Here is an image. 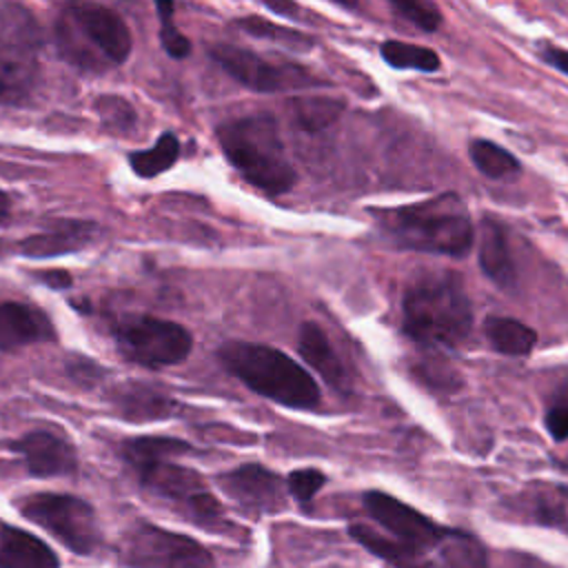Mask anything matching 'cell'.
Here are the masks:
<instances>
[{
  "label": "cell",
  "mask_w": 568,
  "mask_h": 568,
  "mask_svg": "<svg viewBox=\"0 0 568 568\" xmlns=\"http://www.w3.org/2000/svg\"><path fill=\"white\" fill-rule=\"evenodd\" d=\"M118 406L122 408V413L126 417H135V419H155V417H169L173 413L171 408V402L151 390L149 386H124L120 390V397H118Z\"/></svg>",
  "instance_id": "25"
},
{
  "label": "cell",
  "mask_w": 568,
  "mask_h": 568,
  "mask_svg": "<svg viewBox=\"0 0 568 568\" xmlns=\"http://www.w3.org/2000/svg\"><path fill=\"white\" fill-rule=\"evenodd\" d=\"M477 255L479 266L486 277H490L499 288H510L517 282L515 262L508 248L506 231L499 222L484 217L479 229V242H477Z\"/></svg>",
  "instance_id": "17"
},
{
  "label": "cell",
  "mask_w": 568,
  "mask_h": 568,
  "mask_svg": "<svg viewBox=\"0 0 568 568\" xmlns=\"http://www.w3.org/2000/svg\"><path fill=\"white\" fill-rule=\"evenodd\" d=\"M189 450L191 446L186 442L173 437H133L126 439L122 446V455L129 462V466L160 457H178Z\"/></svg>",
  "instance_id": "27"
},
{
  "label": "cell",
  "mask_w": 568,
  "mask_h": 568,
  "mask_svg": "<svg viewBox=\"0 0 568 568\" xmlns=\"http://www.w3.org/2000/svg\"><path fill=\"white\" fill-rule=\"evenodd\" d=\"M544 424L555 442L568 439V397H561L546 410Z\"/></svg>",
  "instance_id": "34"
},
{
  "label": "cell",
  "mask_w": 568,
  "mask_h": 568,
  "mask_svg": "<svg viewBox=\"0 0 568 568\" xmlns=\"http://www.w3.org/2000/svg\"><path fill=\"white\" fill-rule=\"evenodd\" d=\"M93 237V226L91 224H78V222H67L64 229L47 231L40 235H31L20 242V253L27 257H51L69 251H78Z\"/></svg>",
  "instance_id": "20"
},
{
  "label": "cell",
  "mask_w": 568,
  "mask_h": 568,
  "mask_svg": "<svg viewBox=\"0 0 568 568\" xmlns=\"http://www.w3.org/2000/svg\"><path fill=\"white\" fill-rule=\"evenodd\" d=\"M404 331L435 348L459 346L473 328V306L457 273L435 271L415 277L402 297Z\"/></svg>",
  "instance_id": "2"
},
{
  "label": "cell",
  "mask_w": 568,
  "mask_h": 568,
  "mask_svg": "<svg viewBox=\"0 0 568 568\" xmlns=\"http://www.w3.org/2000/svg\"><path fill=\"white\" fill-rule=\"evenodd\" d=\"M0 568H60L55 552L36 535L2 526L0 528Z\"/></svg>",
  "instance_id": "18"
},
{
  "label": "cell",
  "mask_w": 568,
  "mask_h": 568,
  "mask_svg": "<svg viewBox=\"0 0 568 568\" xmlns=\"http://www.w3.org/2000/svg\"><path fill=\"white\" fill-rule=\"evenodd\" d=\"M211 58L240 84L251 91H286L317 84L320 80L308 69L282 60H268L251 49L235 44H215L209 49Z\"/></svg>",
  "instance_id": "11"
},
{
  "label": "cell",
  "mask_w": 568,
  "mask_h": 568,
  "mask_svg": "<svg viewBox=\"0 0 568 568\" xmlns=\"http://www.w3.org/2000/svg\"><path fill=\"white\" fill-rule=\"evenodd\" d=\"M468 155L475 169L490 180H508L521 171L519 160L504 146L495 144L493 140H484V138L473 140L468 146Z\"/></svg>",
  "instance_id": "21"
},
{
  "label": "cell",
  "mask_w": 568,
  "mask_h": 568,
  "mask_svg": "<svg viewBox=\"0 0 568 568\" xmlns=\"http://www.w3.org/2000/svg\"><path fill=\"white\" fill-rule=\"evenodd\" d=\"M351 535L364 546L368 548L373 555H379L382 559H386L388 564H393L395 568H428L424 564V557L413 552L410 548L402 546L395 539H386L379 532H375L373 528L364 526V524H355L351 526Z\"/></svg>",
  "instance_id": "22"
},
{
  "label": "cell",
  "mask_w": 568,
  "mask_h": 568,
  "mask_svg": "<svg viewBox=\"0 0 568 568\" xmlns=\"http://www.w3.org/2000/svg\"><path fill=\"white\" fill-rule=\"evenodd\" d=\"M131 468L149 490L175 501L197 524H217L222 519L220 504L204 488L197 473L173 464V457L149 459Z\"/></svg>",
  "instance_id": "10"
},
{
  "label": "cell",
  "mask_w": 568,
  "mask_h": 568,
  "mask_svg": "<svg viewBox=\"0 0 568 568\" xmlns=\"http://www.w3.org/2000/svg\"><path fill=\"white\" fill-rule=\"evenodd\" d=\"M111 331L120 355L146 368L180 364L193 348V337L182 324L153 315H124Z\"/></svg>",
  "instance_id": "7"
},
{
  "label": "cell",
  "mask_w": 568,
  "mask_h": 568,
  "mask_svg": "<svg viewBox=\"0 0 568 568\" xmlns=\"http://www.w3.org/2000/svg\"><path fill=\"white\" fill-rule=\"evenodd\" d=\"M379 53L386 64L393 69H415L424 73H433L442 67L439 53L430 47L422 44H410V42H399V40H386L379 47Z\"/></svg>",
  "instance_id": "24"
},
{
  "label": "cell",
  "mask_w": 568,
  "mask_h": 568,
  "mask_svg": "<svg viewBox=\"0 0 568 568\" xmlns=\"http://www.w3.org/2000/svg\"><path fill=\"white\" fill-rule=\"evenodd\" d=\"M131 31L111 7L75 2L55 20L58 53L80 71L104 73L122 64L131 53Z\"/></svg>",
  "instance_id": "3"
},
{
  "label": "cell",
  "mask_w": 568,
  "mask_h": 568,
  "mask_svg": "<svg viewBox=\"0 0 568 568\" xmlns=\"http://www.w3.org/2000/svg\"><path fill=\"white\" fill-rule=\"evenodd\" d=\"M9 211H11V200L4 191H0V226L9 220Z\"/></svg>",
  "instance_id": "36"
},
{
  "label": "cell",
  "mask_w": 568,
  "mask_h": 568,
  "mask_svg": "<svg viewBox=\"0 0 568 568\" xmlns=\"http://www.w3.org/2000/svg\"><path fill=\"white\" fill-rule=\"evenodd\" d=\"M158 13H160V42L164 47V51L175 58L182 60L191 53V42L189 38L173 24V4L162 2L158 4Z\"/></svg>",
  "instance_id": "31"
},
{
  "label": "cell",
  "mask_w": 568,
  "mask_h": 568,
  "mask_svg": "<svg viewBox=\"0 0 568 568\" xmlns=\"http://www.w3.org/2000/svg\"><path fill=\"white\" fill-rule=\"evenodd\" d=\"M217 142L231 166L268 195L286 193L297 173L286 158L277 122L266 113L229 120L217 126Z\"/></svg>",
  "instance_id": "4"
},
{
  "label": "cell",
  "mask_w": 568,
  "mask_h": 568,
  "mask_svg": "<svg viewBox=\"0 0 568 568\" xmlns=\"http://www.w3.org/2000/svg\"><path fill=\"white\" fill-rule=\"evenodd\" d=\"M124 561L133 568H215L213 555L200 541L153 524H140L129 532Z\"/></svg>",
  "instance_id": "9"
},
{
  "label": "cell",
  "mask_w": 568,
  "mask_h": 568,
  "mask_svg": "<svg viewBox=\"0 0 568 568\" xmlns=\"http://www.w3.org/2000/svg\"><path fill=\"white\" fill-rule=\"evenodd\" d=\"M297 351L302 355V359L324 377V382H328L331 386H335L337 390H344L348 386V375L346 368L339 359V355L335 353L333 344L328 342V335L324 333V328L315 322H304L300 326L297 333Z\"/></svg>",
  "instance_id": "16"
},
{
  "label": "cell",
  "mask_w": 568,
  "mask_h": 568,
  "mask_svg": "<svg viewBox=\"0 0 568 568\" xmlns=\"http://www.w3.org/2000/svg\"><path fill=\"white\" fill-rule=\"evenodd\" d=\"M450 535V541H444L446 550H442V568H486L484 550L475 539L459 532Z\"/></svg>",
  "instance_id": "29"
},
{
  "label": "cell",
  "mask_w": 568,
  "mask_h": 568,
  "mask_svg": "<svg viewBox=\"0 0 568 568\" xmlns=\"http://www.w3.org/2000/svg\"><path fill=\"white\" fill-rule=\"evenodd\" d=\"M390 9L399 18L408 20L410 24H415L417 29L428 31V33L437 31L444 22V16H442L439 7L433 4V2H426V0H393Z\"/></svg>",
  "instance_id": "30"
},
{
  "label": "cell",
  "mask_w": 568,
  "mask_h": 568,
  "mask_svg": "<svg viewBox=\"0 0 568 568\" xmlns=\"http://www.w3.org/2000/svg\"><path fill=\"white\" fill-rule=\"evenodd\" d=\"M344 104L333 98H297L291 102V115L306 131H317L335 122L342 113Z\"/></svg>",
  "instance_id": "26"
},
{
  "label": "cell",
  "mask_w": 568,
  "mask_h": 568,
  "mask_svg": "<svg viewBox=\"0 0 568 568\" xmlns=\"http://www.w3.org/2000/svg\"><path fill=\"white\" fill-rule=\"evenodd\" d=\"M484 333L488 344L510 357H526L532 353L537 346V333L528 324L515 320V317H501V315H490L484 322Z\"/></svg>",
  "instance_id": "19"
},
{
  "label": "cell",
  "mask_w": 568,
  "mask_h": 568,
  "mask_svg": "<svg viewBox=\"0 0 568 568\" xmlns=\"http://www.w3.org/2000/svg\"><path fill=\"white\" fill-rule=\"evenodd\" d=\"M178 155H180V140L166 131L155 140V144L151 149L131 153L129 164L135 171V175L151 180V178L164 173L166 169H171L175 164Z\"/></svg>",
  "instance_id": "23"
},
{
  "label": "cell",
  "mask_w": 568,
  "mask_h": 568,
  "mask_svg": "<svg viewBox=\"0 0 568 568\" xmlns=\"http://www.w3.org/2000/svg\"><path fill=\"white\" fill-rule=\"evenodd\" d=\"M324 484H326V475L317 468H300L288 473L286 477V486L300 504H308Z\"/></svg>",
  "instance_id": "32"
},
{
  "label": "cell",
  "mask_w": 568,
  "mask_h": 568,
  "mask_svg": "<svg viewBox=\"0 0 568 568\" xmlns=\"http://www.w3.org/2000/svg\"><path fill=\"white\" fill-rule=\"evenodd\" d=\"M98 111H100L104 124H109V126H122L124 129V124L131 126L135 122V120H129V118H135V113H133L131 104L124 102L122 98H113V95L100 98L98 100Z\"/></svg>",
  "instance_id": "33"
},
{
  "label": "cell",
  "mask_w": 568,
  "mask_h": 568,
  "mask_svg": "<svg viewBox=\"0 0 568 568\" xmlns=\"http://www.w3.org/2000/svg\"><path fill=\"white\" fill-rule=\"evenodd\" d=\"M20 510L78 555H91L100 546L102 535L95 510L80 497L36 493L20 501Z\"/></svg>",
  "instance_id": "8"
},
{
  "label": "cell",
  "mask_w": 568,
  "mask_h": 568,
  "mask_svg": "<svg viewBox=\"0 0 568 568\" xmlns=\"http://www.w3.org/2000/svg\"><path fill=\"white\" fill-rule=\"evenodd\" d=\"M364 506L368 515L395 537V541L422 557L435 546H442L453 532L413 506L382 490H368L364 495Z\"/></svg>",
  "instance_id": "12"
},
{
  "label": "cell",
  "mask_w": 568,
  "mask_h": 568,
  "mask_svg": "<svg viewBox=\"0 0 568 568\" xmlns=\"http://www.w3.org/2000/svg\"><path fill=\"white\" fill-rule=\"evenodd\" d=\"M539 58L546 60L550 67H555L557 71H561L564 75H568V49H559V47H550L544 44L539 49Z\"/></svg>",
  "instance_id": "35"
},
{
  "label": "cell",
  "mask_w": 568,
  "mask_h": 568,
  "mask_svg": "<svg viewBox=\"0 0 568 568\" xmlns=\"http://www.w3.org/2000/svg\"><path fill=\"white\" fill-rule=\"evenodd\" d=\"M217 484L231 499L253 513H271L284 506L282 479L260 464L229 470L217 477Z\"/></svg>",
  "instance_id": "13"
},
{
  "label": "cell",
  "mask_w": 568,
  "mask_h": 568,
  "mask_svg": "<svg viewBox=\"0 0 568 568\" xmlns=\"http://www.w3.org/2000/svg\"><path fill=\"white\" fill-rule=\"evenodd\" d=\"M13 450L22 455L24 466L36 477L71 475L78 468V455L73 444L51 430H31L18 442Z\"/></svg>",
  "instance_id": "14"
},
{
  "label": "cell",
  "mask_w": 568,
  "mask_h": 568,
  "mask_svg": "<svg viewBox=\"0 0 568 568\" xmlns=\"http://www.w3.org/2000/svg\"><path fill=\"white\" fill-rule=\"evenodd\" d=\"M40 36L33 18L18 4L0 7V104H22L38 78Z\"/></svg>",
  "instance_id": "6"
},
{
  "label": "cell",
  "mask_w": 568,
  "mask_h": 568,
  "mask_svg": "<svg viewBox=\"0 0 568 568\" xmlns=\"http://www.w3.org/2000/svg\"><path fill=\"white\" fill-rule=\"evenodd\" d=\"M217 357L222 366L253 393L288 406L315 408L322 399L313 375L280 348L251 342H226Z\"/></svg>",
  "instance_id": "5"
},
{
  "label": "cell",
  "mask_w": 568,
  "mask_h": 568,
  "mask_svg": "<svg viewBox=\"0 0 568 568\" xmlns=\"http://www.w3.org/2000/svg\"><path fill=\"white\" fill-rule=\"evenodd\" d=\"M53 339L55 328L40 308L24 302H0V351Z\"/></svg>",
  "instance_id": "15"
},
{
  "label": "cell",
  "mask_w": 568,
  "mask_h": 568,
  "mask_svg": "<svg viewBox=\"0 0 568 568\" xmlns=\"http://www.w3.org/2000/svg\"><path fill=\"white\" fill-rule=\"evenodd\" d=\"M237 27L257 36V38H268V40H275L288 49H295V51H306L311 49L315 42L313 38H308L306 33L302 31H295V29H288V27H280V24H273L264 18H257V16H248V18H242L237 20Z\"/></svg>",
  "instance_id": "28"
},
{
  "label": "cell",
  "mask_w": 568,
  "mask_h": 568,
  "mask_svg": "<svg viewBox=\"0 0 568 568\" xmlns=\"http://www.w3.org/2000/svg\"><path fill=\"white\" fill-rule=\"evenodd\" d=\"M375 220L393 244L410 251L464 257L475 242L470 213L457 193L382 209L375 211Z\"/></svg>",
  "instance_id": "1"
}]
</instances>
